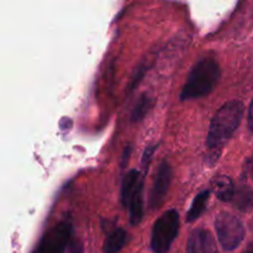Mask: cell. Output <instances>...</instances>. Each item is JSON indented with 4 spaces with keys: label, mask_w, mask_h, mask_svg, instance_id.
<instances>
[{
    "label": "cell",
    "mask_w": 253,
    "mask_h": 253,
    "mask_svg": "<svg viewBox=\"0 0 253 253\" xmlns=\"http://www.w3.org/2000/svg\"><path fill=\"white\" fill-rule=\"evenodd\" d=\"M244 111V103L240 100L227 101L216 111L207 136L208 162H216L224 146L241 124Z\"/></svg>",
    "instance_id": "1"
},
{
    "label": "cell",
    "mask_w": 253,
    "mask_h": 253,
    "mask_svg": "<svg viewBox=\"0 0 253 253\" xmlns=\"http://www.w3.org/2000/svg\"><path fill=\"white\" fill-rule=\"evenodd\" d=\"M220 78V68L216 61L203 58L194 64L180 93L182 100H190L208 95Z\"/></svg>",
    "instance_id": "2"
},
{
    "label": "cell",
    "mask_w": 253,
    "mask_h": 253,
    "mask_svg": "<svg viewBox=\"0 0 253 253\" xmlns=\"http://www.w3.org/2000/svg\"><path fill=\"white\" fill-rule=\"evenodd\" d=\"M179 231V214L177 210L166 211L155 222L151 246L155 253H167Z\"/></svg>",
    "instance_id": "3"
},
{
    "label": "cell",
    "mask_w": 253,
    "mask_h": 253,
    "mask_svg": "<svg viewBox=\"0 0 253 253\" xmlns=\"http://www.w3.org/2000/svg\"><path fill=\"white\" fill-rule=\"evenodd\" d=\"M217 239L226 251H234L241 245L245 237V227L235 215L220 212L215 219Z\"/></svg>",
    "instance_id": "4"
},
{
    "label": "cell",
    "mask_w": 253,
    "mask_h": 253,
    "mask_svg": "<svg viewBox=\"0 0 253 253\" xmlns=\"http://www.w3.org/2000/svg\"><path fill=\"white\" fill-rule=\"evenodd\" d=\"M72 225L68 221L57 224L42 239L40 253H63L71 242Z\"/></svg>",
    "instance_id": "5"
},
{
    "label": "cell",
    "mask_w": 253,
    "mask_h": 253,
    "mask_svg": "<svg viewBox=\"0 0 253 253\" xmlns=\"http://www.w3.org/2000/svg\"><path fill=\"white\" fill-rule=\"evenodd\" d=\"M170 180H172V168L167 161H163L158 167L155 175L152 189L150 194V208L152 210L158 209L163 204L169 189Z\"/></svg>",
    "instance_id": "6"
},
{
    "label": "cell",
    "mask_w": 253,
    "mask_h": 253,
    "mask_svg": "<svg viewBox=\"0 0 253 253\" xmlns=\"http://www.w3.org/2000/svg\"><path fill=\"white\" fill-rule=\"evenodd\" d=\"M187 253H219L211 232L205 229L194 230L188 239Z\"/></svg>",
    "instance_id": "7"
},
{
    "label": "cell",
    "mask_w": 253,
    "mask_h": 253,
    "mask_svg": "<svg viewBox=\"0 0 253 253\" xmlns=\"http://www.w3.org/2000/svg\"><path fill=\"white\" fill-rule=\"evenodd\" d=\"M211 188L212 192L215 193V195L221 202H232V198H234L235 192H236L234 182L227 175H217V177H215L211 180Z\"/></svg>",
    "instance_id": "8"
},
{
    "label": "cell",
    "mask_w": 253,
    "mask_h": 253,
    "mask_svg": "<svg viewBox=\"0 0 253 253\" xmlns=\"http://www.w3.org/2000/svg\"><path fill=\"white\" fill-rule=\"evenodd\" d=\"M130 211V221L132 225H138L143 216V177L141 178L135 193L127 204Z\"/></svg>",
    "instance_id": "9"
},
{
    "label": "cell",
    "mask_w": 253,
    "mask_h": 253,
    "mask_svg": "<svg viewBox=\"0 0 253 253\" xmlns=\"http://www.w3.org/2000/svg\"><path fill=\"white\" fill-rule=\"evenodd\" d=\"M140 172L136 169L128 170L127 174L125 175L123 182V188H121V200H123V204L127 208L128 202H130L131 197L135 193L136 188H137L138 183L141 180Z\"/></svg>",
    "instance_id": "10"
},
{
    "label": "cell",
    "mask_w": 253,
    "mask_h": 253,
    "mask_svg": "<svg viewBox=\"0 0 253 253\" xmlns=\"http://www.w3.org/2000/svg\"><path fill=\"white\" fill-rule=\"evenodd\" d=\"M127 242V234L124 229H116L106 237L104 242V252L119 253Z\"/></svg>",
    "instance_id": "11"
},
{
    "label": "cell",
    "mask_w": 253,
    "mask_h": 253,
    "mask_svg": "<svg viewBox=\"0 0 253 253\" xmlns=\"http://www.w3.org/2000/svg\"><path fill=\"white\" fill-rule=\"evenodd\" d=\"M232 203L241 211H250L253 209V190L246 185L237 188Z\"/></svg>",
    "instance_id": "12"
},
{
    "label": "cell",
    "mask_w": 253,
    "mask_h": 253,
    "mask_svg": "<svg viewBox=\"0 0 253 253\" xmlns=\"http://www.w3.org/2000/svg\"><path fill=\"white\" fill-rule=\"evenodd\" d=\"M210 197V192L209 190H204V192L199 193V194L195 197L194 202H193L192 207H190L189 211L187 214V221L188 222H193L205 211L207 209V204L208 200H209Z\"/></svg>",
    "instance_id": "13"
},
{
    "label": "cell",
    "mask_w": 253,
    "mask_h": 253,
    "mask_svg": "<svg viewBox=\"0 0 253 253\" xmlns=\"http://www.w3.org/2000/svg\"><path fill=\"white\" fill-rule=\"evenodd\" d=\"M153 103H155V100H153L152 98H150L148 95L143 94V95L138 99L137 104L135 105L132 114H131V119H132L133 123H137V121L142 120L146 116V114L152 109Z\"/></svg>",
    "instance_id": "14"
},
{
    "label": "cell",
    "mask_w": 253,
    "mask_h": 253,
    "mask_svg": "<svg viewBox=\"0 0 253 253\" xmlns=\"http://www.w3.org/2000/svg\"><path fill=\"white\" fill-rule=\"evenodd\" d=\"M66 253H82L83 252V247H82V244L77 240L69 242V245L67 246Z\"/></svg>",
    "instance_id": "15"
},
{
    "label": "cell",
    "mask_w": 253,
    "mask_h": 253,
    "mask_svg": "<svg viewBox=\"0 0 253 253\" xmlns=\"http://www.w3.org/2000/svg\"><path fill=\"white\" fill-rule=\"evenodd\" d=\"M153 152H155V147H148L147 150L145 151V153H143V157H142V166H143V169H147L148 167V163H150L151 161V157H152Z\"/></svg>",
    "instance_id": "16"
},
{
    "label": "cell",
    "mask_w": 253,
    "mask_h": 253,
    "mask_svg": "<svg viewBox=\"0 0 253 253\" xmlns=\"http://www.w3.org/2000/svg\"><path fill=\"white\" fill-rule=\"evenodd\" d=\"M249 126L253 132V101L251 103V106H250L249 110Z\"/></svg>",
    "instance_id": "17"
},
{
    "label": "cell",
    "mask_w": 253,
    "mask_h": 253,
    "mask_svg": "<svg viewBox=\"0 0 253 253\" xmlns=\"http://www.w3.org/2000/svg\"><path fill=\"white\" fill-rule=\"evenodd\" d=\"M252 173H253V158H252Z\"/></svg>",
    "instance_id": "18"
}]
</instances>
